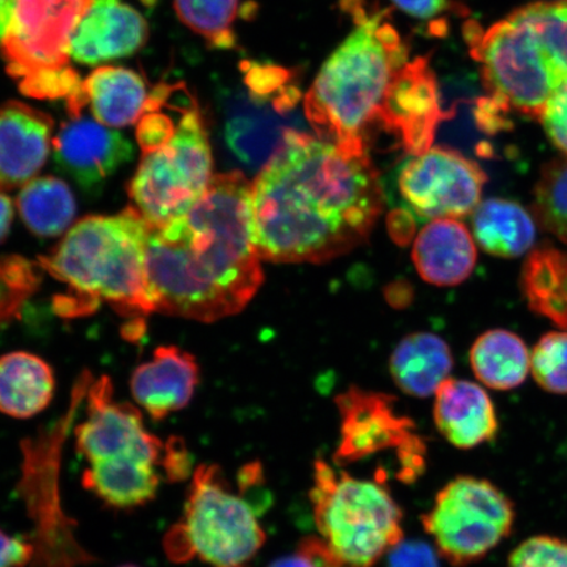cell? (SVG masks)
Masks as SVG:
<instances>
[{"instance_id":"6da1fadb","label":"cell","mask_w":567,"mask_h":567,"mask_svg":"<svg viewBox=\"0 0 567 567\" xmlns=\"http://www.w3.org/2000/svg\"><path fill=\"white\" fill-rule=\"evenodd\" d=\"M382 208L365 144L288 131L252 183L255 245L272 264H324L365 243Z\"/></svg>"},{"instance_id":"7a4b0ae2","label":"cell","mask_w":567,"mask_h":567,"mask_svg":"<svg viewBox=\"0 0 567 567\" xmlns=\"http://www.w3.org/2000/svg\"><path fill=\"white\" fill-rule=\"evenodd\" d=\"M147 276L162 315L209 323L243 311L265 280L252 183L238 172L217 174L186 216L151 229Z\"/></svg>"},{"instance_id":"3957f363","label":"cell","mask_w":567,"mask_h":567,"mask_svg":"<svg viewBox=\"0 0 567 567\" xmlns=\"http://www.w3.org/2000/svg\"><path fill=\"white\" fill-rule=\"evenodd\" d=\"M148 238L151 228L132 207L76 223L51 255L40 258L44 271L70 287L56 300V311L63 317L90 315L105 301L123 316L153 313Z\"/></svg>"},{"instance_id":"277c9868","label":"cell","mask_w":567,"mask_h":567,"mask_svg":"<svg viewBox=\"0 0 567 567\" xmlns=\"http://www.w3.org/2000/svg\"><path fill=\"white\" fill-rule=\"evenodd\" d=\"M357 25L323 63L305 96V113L319 138L365 144L364 132L379 120L408 49L385 12H367L358 0H343Z\"/></svg>"},{"instance_id":"5b68a950","label":"cell","mask_w":567,"mask_h":567,"mask_svg":"<svg viewBox=\"0 0 567 567\" xmlns=\"http://www.w3.org/2000/svg\"><path fill=\"white\" fill-rule=\"evenodd\" d=\"M264 471L258 463L238 473V492L218 465L196 467L183 515L163 538L169 561L198 559L210 567H251L266 543L258 516L267 502L251 499L265 493Z\"/></svg>"},{"instance_id":"8992f818","label":"cell","mask_w":567,"mask_h":567,"mask_svg":"<svg viewBox=\"0 0 567 567\" xmlns=\"http://www.w3.org/2000/svg\"><path fill=\"white\" fill-rule=\"evenodd\" d=\"M94 0H11L0 54L21 94L63 101L68 113L86 109L80 74L71 68V40Z\"/></svg>"},{"instance_id":"52a82bcc","label":"cell","mask_w":567,"mask_h":567,"mask_svg":"<svg viewBox=\"0 0 567 567\" xmlns=\"http://www.w3.org/2000/svg\"><path fill=\"white\" fill-rule=\"evenodd\" d=\"M310 501L319 536L339 567H373L403 542L402 509L380 482L317 460Z\"/></svg>"},{"instance_id":"ba28073f","label":"cell","mask_w":567,"mask_h":567,"mask_svg":"<svg viewBox=\"0 0 567 567\" xmlns=\"http://www.w3.org/2000/svg\"><path fill=\"white\" fill-rule=\"evenodd\" d=\"M92 375L84 371L78 378L66 413L38 435L21 442L20 496L27 503L28 514L34 522L33 536L35 565L40 567H75L95 559L81 548L73 535L74 522L62 512L60 498V466L65 444L78 411L86 400Z\"/></svg>"},{"instance_id":"9c48e42d","label":"cell","mask_w":567,"mask_h":567,"mask_svg":"<svg viewBox=\"0 0 567 567\" xmlns=\"http://www.w3.org/2000/svg\"><path fill=\"white\" fill-rule=\"evenodd\" d=\"M213 176L209 134L196 101L183 113L175 136L142 155L127 194L148 228L162 229L195 207Z\"/></svg>"},{"instance_id":"30bf717a","label":"cell","mask_w":567,"mask_h":567,"mask_svg":"<svg viewBox=\"0 0 567 567\" xmlns=\"http://www.w3.org/2000/svg\"><path fill=\"white\" fill-rule=\"evenodd\" d=\"M465 31L488 99L503 111L540 118L550 97L567 81L520 13L515 10L485 31L476 23Z\"/></svg>"},{"instance_id":"8fae6325","label":"cell","mask_w":567,"mask_h":567,"mask_svg":"<svg viewBox=\"0 0 567 567\" xmlns=\"http://www.w3.org/2000/svg\"><path fill=\"white\" fill-rule=\"evenodd\" d=\"M513 502L492 482L461 476L437 493L422 516L437 555L455 567L480 561L512 534Z\"/></svg>"},{"instance_id":"7c38bea8","label":"cell","mask_w":567,"mask_h":567,"mask_svg":"<svg viewBox=\"0 0 567 567\" xmlns=\"http://www.w3.org/2000/svg\"><path fill=\"white\" fill-rule=\"evenodd\" d=\"M394 402L390 395L358 388L338 396L342 424L336 464H352L378 452L396 450L402 465L401 478L413 481L420 476L424 444L415 434L414 423L396 414Z\"/></svg>"},{"instance_id":"4fadbf2b","label":"cell","mask_w":567,"mask_h":567,"mask_svg":"<svg viewBox=\"0 0 567 567\" xmlns=\"http://www.w3.org/2000/svg\"><path fill=\"white\" fill-rule=\"evenodd\" d=\"M485 182L476 162L445 147L411 155L396 179L403 203L416 217L430 221L471 215L481 203Z\"/></svg>"},{"instance_id":"5bb4252c","label":"cell","mask_w":567,"mask_h":567,"mask_svg":"<svg viewBox=\"0 0 567 567\" xmlns=\"http://www.w3.org/2000/svg\"><path fill=\"white\" fill-rule=\"evenodd\" d=\"M52 146L56 172L91 196L102 193L106 181L133 158V146L124 134L83 113L69 116Z\"/></svg>"},{"instance_id":"9a60e30c","label":"cell","mask_w":567,"mask_h":567,"mask_svg":"<svg viewBox=\"0 0 567 567\" xmlns=\"http://www.w3.org/2000/svg\"><path fill=\"white\" fill-rule=\"evenodd\" d=\"M86 400L87 420L75 429V442L78 453L90 464L163 445L145 430L137 408L113 401L109 378L92 381Z\"/></svg>"},{"instance_id":"2e32d148","label":"cell","mask_w":567,"mask_h":567,"mask_svg":"<svg viewBox=\"0 0 567 567\" xmlns=\"http://www.w3.org/2000/svg\"><path fill=\"white\" fill-rule=\"evenodd\" d=\"M441 101L429 63L408 62L390 86L379 120L401 137L411 155L429 151L442 122Z\"/></svg>"},{"instance_id":"e0dca14e","label":"cell","mask_w":567,"mask_h":567,"mask_svg":"<svg viewBox=\"0 0 567 567\" xmlns=\"http://www.w3.org/2000/svg\"><path fill=\"white\" fill-rule=\"evenodd\" d=\"M53 118L18 101L0 105V189L32 182L51 153Z\"/></svg>"},{"instance_id":"ac0fdd59","label":"cell","mask_w":567,"mask_h":567,"mask_svg":"<svg viewBox=\"0 0 567 567\" xmlns=\"http://www.w3.org/2000/svg\"><path fill=\"white\" fill-rule=\"evenodd\" d=\"M144 17L124 0H94L71 40V60L83 65L124 59L146 44Z\"/></svg>"},{"instance_id":"d6986e66","label":"cell","mask_w":567,"mask_h":567,"mask_svg":"<svg viewBox=\"0 0 567 567\" xmlns=\"http://www.w3.org/2000/svg\"><path fill=\"white\" fill-rule=\"evenodd\" d=\"M200 382V368L187 351L175 346H162L153 358L133 372V399L151 415L163 421L186 408Z\"/></svg>"},{"instance_id":"ffe728a7","label":"cell","mask_w":567,"mask_h":567,"mask_svg":"<svg viewBox=\"0 0 567 567\" xmlns=\"http://www.w3.org/2000/svg\"><path fill=\"white\" fill-rule=\"evenodd\" d=\"M166 445L97 461L84 471L82 484L105 505L127 509L147 505L159 491L161 473Z\"/></svg>"},{"instance_id":"44dd1931","label":"cell","mask_w":567,"mask_h":567,"mask_svg":"<svg viewBox=\"0 0 567 567\" xmlns=\"http://www.w3.org/2000/svg\"><path fill=\"white\" fill-rule=\"evenodd\" d=\"M434 417L439 432L460 450L476 449L498 434L491 396L471 381L445 380L435 393Z\"/></svg>"},{"instance_id":"7402d4cb","label":"cell","mask_w":567,"mask_h":567,"mask_svg":"<svg viewBox=\"0 0 567 567\" xmlns=\"http://www.w3.org/2000/svg\"><path fill=\"white\" fill-rule=\"evenodd\" d=\"M411 258L425 282L453 287L472 275L477 247L464 224L457 219H436L417 234Z\"/></svg>"},{"instance_id":"603a6c76","label":"cell","mask_w":567,"mask_h":567,"mask_svg":"<svg viewBox=\"0 0 567 567\" xmlns=\"http://www.w3.org/2000/svg\"><path fill=\"white\" fill-rule=\"evenodd\" d=\"M82 91L96 122L111 127L137 124L151 95L137 71L120 66L92 71Z\"/></svg>"},{"instance_id":"cb8c5ba5","label":"cell","mask_w":567,"mask_h":567,"mask_svg":"<svg viewBox=\"0 0 567 567\" xmlns=\"http://www.w3.org/2000/svg\"><path fill=\"white\" fill-rule=\"evenodd\" d=\"M452 352L444 339L431 332L403 338L390 357V374L403 393L427 399L450 379Z\"/></svg>"},{"instance_id":"d4e9b609","label":"cell","mask_w":567,"mask_h":567,"mask_svg":"<svg viewBox=\"0 0 567 567\" xmlns=\"http://www.w3.org/2000/svg\"><path fill=\"white\" fill-rule=\"evenodd\" d=\"M55 379L52 367L30 352H11L0 358V411L28 420L52 402Z\"/></svg>"},{"instance_id":"484cf974","label":"cell","mask_w":567,"mask_h":567,"mask_svg":"<svg viewBox=\"0 0 567 567\" xmlns=\"http://www.w3.org/2000/svg\"><path fill=\"white\" fill-rule=\"evenodd\" d=\"M473 234L482 250L498 258H519L536 239V225L522 205L491 198L473 212Z\"/></svg>"},{"instance_id":"4316f807","label":"cell","mask_w":567,"mask_h":567,"mask_svg":"<svg viewBox=\"0 0 567 567\" xmlns=\"http://www.w3.org/2000/svg\"><path fill=\"white\" fill-rule=\"evenodd\" d=\"M522 290L535 315L567 331V251L544 246L528 255Z\"/></svg>"},{"instance_id":"83f0119b","label":"cell","mask_w":567,"mask_h":567,"mask_svg":"<svg viewBox=\"0 0 567 567\" xmlns=\"http://www.w3.org/2000/svg\"><path fill=\"white\" fill-rule=\"evenodd\" d=\"M471 365L482 384L495 390H512L526 381L530 371L528 347L512 331H486L471 350Z\"/></svg>"},{"instance_id":"f1b7e54d","label":"cell","mask_w":567,"mask_h":567,"mask_svg":"<svg viewBox=\"0 0 567 567\" xmlns=\"http://www.w3.org/2000/svg\"><path fill=\"white\" fill-rule=\"evenodd\" d=\"M18 209L28 229L35 236H60L73 224L76 203L65 182L53 176L39 177L21 188Z\"/></svg>"},{"instance_id":"f546056e","label":"cell","mask_w":567,"mask_h":567,"mask_svg":"<svg viewBox=\"0 0 567 567\" xmlns=\"http://www.w3.org/2000/svg\"><path fill=\"white\" fill-rule=\"evenodd\" d=\"M177 18L208 45L229 51L237 44L234 23L239 12V0H174Z\"/></svg>"},{"instance_id":"4dcf8cb0","label":"cell","mask_w":567,"mask_h":567,"mask_svg":"<svg viewBox=\"0 0 567 567\" xmlns=\"http://www.w3.org/2000/svg\"><path fill=\"white\" fill-rule=\"evenodd\" d=\"M517 12L567 81V0L532 3Z\"/></svg>"},{"instance_id":"1f68e13d","label":"cell","mask_w":567,"mask_h":567,"mask_svg":"<svg viewBox=\"0 0 567 567\" xmlns=\"http://www.w3.org/2000/svg\"><path fill=\"white\" fill-rule=\"evenodd\" d=\"M534 212L545 230L567 244V158L543 169L536 184Z\"/></svg>"},{"instance_id":"d6a6232c","label":"cell","mask_w":567,"mask_h":567,"mask_svg":"<svg viewBox=\"0 0 567 567\" xmlns=\"http://www.w3.org/2000/svg\"><path fill=\"white\" fill-rule=\"evenodd\" d=\"M40 268L18 255L0 257V326L18 318L23 305L38 290Z\"/></svg>"},{"instance_id":"836d02e7","label":"cell","mask_w":567,"mask_h":567,"mask_svg":"<svg viewBox=\"0 0 567 567\" xmlns=\"http://www.w3.org/2000/svg\"><path fill=\"white\" fill-rule=\"evenodd\" d=\"M530 372L547 392L567 394V331L545 334L530 352Z\"/></svg>"},{"instance_id":"e575fe53","label":"cell","mask_w":567,"mask_h":567,"mask_svg":"<svg viewBox=\"0 0 567 567\" xmlns=\"http://www.w3.org/2000/svg\"><path fill=\"white\" fill-rule=\"evenodd\" d=\"M508 567H567V542L550 536L530 537L512 553Z\"/></svg>"},{"instance_id":"d590c367","label":"cell","mask_w":567,"mask_h":567,"mask_svg":"<svg viewBox=\"0 0 567 567\" xmlns=\"http://www.w3.org/2000/svg\"><path fill=\"white\" fill-rule=\"evenodd\" d=\"M538 120L553 144L567 157V82L550 97Z\"/></svg>"},{"instance_id":"8d00e7d4","label":"cell","mask_w":567,"mask_h":567,"mask_svg":"<svg viewBox=\"0 0 567 567\" xmlns=\"http://www.w3.org/2000/svg\"><path fill=\"white\" fill-rule=\"evenodd\" d=\"M268 567H339L321 537H305L295 555L276 559Z\"/></svg>"},{"instance_id":"74e56055","label":"cell","mask_w":567,"mask_h":567,"mask_svg":"<svg viewBox=\"0 0 567 567\" xmlns=\"http://www.w3.org/2000/svg\"><path fill=\"white\" fill-rule=\"evenodd\" d=\"M388 567H441L436 550L423 542H402L389 553Z\"/></svg>"},{"instance_id":"f35d334b","label":"cell","mask_w":567,"mask_h":567,"mask_svg":"<svg viewBox=\"0 0 567 567\" xmlns=\"http://www.w3.org/2000/svg\"><path fill=\"white\" fill-rule=\"evenodd\" d=\"M34 545L28 536H9L0 530V567H25L34 561Z\"/></svg>"},{"instance_id":"ab89813d","label":"cell","mask_w":567,"mask_h":567,"mask_svg":"<svg viewBox=\"0 0 567 567\" xmlns=\"http://www.w3.org/2000/svg\"><path fill=\"white\" fill-rule=\"evenodd\" d=\"M190 465H193V458H190L186 445L179 439H172L166 445L162 461V466L165 467L169 481L186 480L190 474Z\"/></svg>"},{"instance_id":"60d3db41","label":"cell","mask_w":567,"mask_h":567,"mask_svg":"<svg viewBox=\"0 0 567 567\" xmlns=\"http://www.w3.org/2000/svg\"><path fill=\"white\" fill-rule=\"evenodd\" d=\"M396 9L409 17L423 21H441L452 10L450 0H390Z\"/></svg>"},{"instance_id":"b9f144b4","label":"cell","mask_w":567,"mask_h":567,"mask_svg":"<svg viewBox=\"0 0 567 567\" xmlns=\"http://www.w3.org/2000/svg\"><path fill=\"white\" fill-rule=\"evenodd\" d=\"M13 221V205L9 196L0 194V244L9 237Z\"/></svg>"},{"instance_id":"7bdbcfd3","label":"cell","mask_w":567,"mask_h":567,"mask_svg":"<svg viewBox=\"0 0 567 567\" xmlns=\"http://www.w3.org/2000/svg\"><path fill=\"white\" fill-rule=\"evenodd\" d=\"M11 0H0V41H2L7 24L10 20Z\"/></svg>"},{"instance_id":"ee69618b","label":"cell","mask_w":567,"mask_h":567,"mask_svg":"<svg viewBox=\"0 0 567 567\" xmlns=\"http://www.w3.org/2000/svg\"><path fill=\"white\" fill-rule=\"evenodd\" d=\"M142 4L146 7V9H154V6L157 4V0H140Z\"/></svg>"},{"instance_id":"f6af8a7d","label":"cell","mask_w":567,"mask_h":567,"mask_svg":"<svg viewBox=\"0 0 567 567\" xmlns=\"http://www.w3.org/2000/svg\"><path fill=\"white\" fill-rule=\"evenodd\" d=\"M118 567H140V566L127 564V565H122V566H118Z\"/></svg>"}]
</instances>
